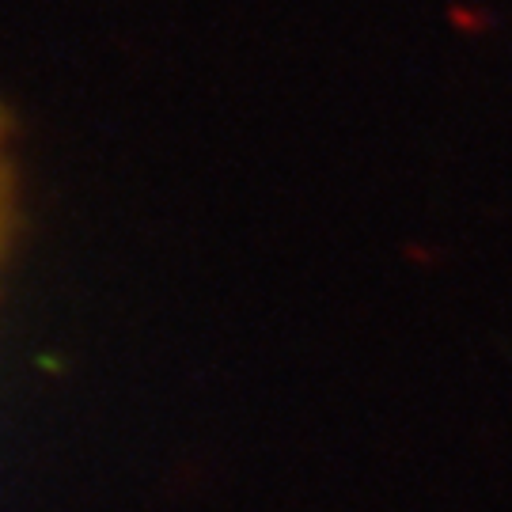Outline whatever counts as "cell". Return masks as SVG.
Returning a JSON list of instances; mask_svg holds the SVG:
<instances>
[{
	"label": "cell",
	"mask_w": 512,
	"mask_h": 512,
	"mask_svg": "<svg viewBox=\"0 0 512 512\" xmlns=\"http://www.w3.org/2000/svg\"><path fill=\"white\" fill-rule=\"evenodd\" d=\"M0 205H4V164H0Z\"/></svg>",
	"instance_id": "cell-1"
}]
</instances>
